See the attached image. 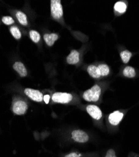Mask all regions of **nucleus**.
<instances>
[{"mask_svg": "<svg viewBox=\"0 0 139 157\" xmlns=\"http://www.w3.org/2000/svg\"><path fill=\"white\" fill-rule=\"evenodd\" d=\"M120 57L123 63H127L129 62L132 57V53L129 50L122 51L120 53Z\"/></svg>", "mask_w": 139, "mask_h": 157, "instance_id": "6ab92c4d", "label": "nucleus"}, {"mask_svg": "<svg viewBox=\"0 0 139 157\" xmlns=\"http://www.w3.org/2000/svg\"><path fill=\"white\" fill-rule=\"evenodd\" d=\"M13 68L21 77H25L28 75V71L26 67L24 64L20 61L15 62L13 65Z\"/></svg>", "mask_w": 139, "mask_h": 157, "instance_id": "6e6552de", "label": "nucleus"}, {"mask_svg": "<svg viewBox=\"0 0 139 157\" xmlns=\"http://www.w3.org/2000/svg\"><path fill=\"white\" fill-rule=\"evenodd\" d=\"M65 157H80V155L76 152H72L67 155Z\"/></svg>", "mask_w": 139, "mask_h": 157, "instance_id": "4be33fe9", "label": "nucleus"}, {"mask_svg": "<svg viewBox=\"0 0 139 157\" xmlns=\"http://www.w3.org/2000/svg\"><path fill=\"white\" fill-rule=\"evenodd\" d=\"M15 17L18 23L24 27H27L28 25V20L27 15L21 11H16L15 12Z\"/></svg>", "mask_w": 139, "mask_h": 157, "instance_id": "f8f14e48", "label": "nucleus"}, {"mask_svg": "<svg viewBox=\"0 0 139 157\" xmlns=\"http://www.w3.org/2000/svg\"><path fill=\"white\" fill-rule=\"evenodd\" d=\"M98 69L99 70L101 77L102 76H107L110 73V69L108 66L106 64H100L98 66Z\"/></svg>", "mask_w": 139, "mask_h": 157, "instance_id": "f3484780", "label": "nucleus"}, {"mask_svg": "<svg viewBox=\"0 0 139 157\" xmlns=\"http://www.w3.org/2000/svg\"><path fill=\"white\" fill-rule=\"evenodd\" d=\"M71 138L76 142L86 143L89 140V136L84 131L81 129L74 130L71 133Z\"/></svg>", "mask_w": 139, "mask_h": 157, "instance_id": "423d86ee", "label": "nucleus"}, {"mask_svg": "<svg viewBox=\"0 0 139 157\" xmlns=\"http://www.w3.org/2000/svg\"><path fill=\"white\" fill-rule=\"evenodd\" d=\"M123 74L124 76L128 78H133L135 76L136 73L134 67L131 66H127L125 67L123 71Z\"/></svg>", "mask_w": 139, "mask_h": 157, "instance_id": "dca6fc26", "label": "nucleus"}, {"mask_svg": "<svg viewBox=\"0 0 139 157\" xmlns=\"http://www.w3.org/2000/svg\"><path fill=\"white\" fill-rule=\"evenodd\" d=\"M101 90V87L95 84L90 89L85 91L83 94V98L87 102H97L100 99Z\"/></svg>", "mask_w": 139, "mask_h": 157, "instance_id": "f257e3e1", "label": "nucleus"}, {"mask_svg": "<svg viewBox=\"0 0 139 157\" xmlns=\"http://www.w3.org/2000/svg\"><path fill=\"white\" fill-rule=\"evenodd\" d=\"M87 72L92 77L94 78H98L101 77L98 67L94 65H90L87 68Z\"/></svg>", "mask_w": 139, "mask_h": 157, "instance_id": "ddd939ff", "label": "nucleus"}, {"mask_svg": "<svg viewBox=\"0 0 139 157\" xmlns=\"http://www.w3.org/2000/svg\"><path fill=\"white\" fill-rule=\"evenodd\" d=\"M123 117V114L119 111L111 113L108 116V121L112 125H118Z\"/></svg>", "mask_w": 139, "mask_h": 157, "instance_id": "1a4fd4ad", "label": "nucleus"}, {"mask_svg": "<svg viewBox=\"0 0 139 157\" xmlns=\"http://www.w3.org/2000/svg\"><path fill=\"white\" fill-rule=\"evenodd\" d=\"M24 93L28 98L37 102H42L43 101V94L39 90L31 88H26L24 90Z\"/></svg>", "mask_w": 139, "mask_h": 157, "instance_id": "20e7f679", "label": "nucleus"}, {"mask_svg": "<svg viewBox=\"0 0 139 157\" xmlns=\"http://www.w3.org/2000/svg\"><path fill=\"white\" fill-rule=\"evenodd\" d=\"M105 157H117L115 151L113 149H110L108 150Z\"/></svg>", "mask_w": 139, "mask_h": 157, "instance_id": "412c9836", "label": "nucleus"}, {"mask_svg": "<svg viewBox=\"0 0 139 157\" xmlns=\"http://www.w3.org/2000/svg\"><path fill=\"white\" fill-rule=\"evenodd\" d=\"M9 32L15 39L16 40H20L22 37V33L20 29L17 27V26H11L9 28Z\"/></svg>", "mask_w": 139, "mask_h": 157, "instance_id": "4468645a", "label": "nucleus"}, {"mask_svg": "<svg viewBox=\"0 0 139 157\" xmlns=\"http://www.w3.org/2000/svg\"><path fill=\"white\" fill-rule=\"evenodd\" d=\"M49 99H50V96L48 94H46L43 96V101H45V102L46 104H48L49 103Z\"/></svg>", "mask_w": 139, "mask_h": 157, "instance_id": "5701e85b", "label": "nucleus"}, {"mask_svg": "<svg viewBox=\"0 0 139 157\" xmlns=\"http://www.w3.org/2000/svg\"><path fill=\"white\" fill-rule=\"evenodd\" d=\"M86 111L88 114H89L92 118L96 120H99L101 119V117L102 116V113L100 109L95 106L93 105V104H90L86 106Z\"/></svg>", "mask_w": 139, "mask_h": 157, "instance_id": "0eeeda50", "label": "nucleus"}, {"mask_svg": "<svg viewBox=\"0 0 139 157\" xmlns=\"http://www.w3.org/2000/svg\"><path fill=\"white\" fill-rule=\"evenodd\" d=\"M80 61V53L76 50H72L67 57V62L68 64L75 65Z\"/></svg>", "mask_w": 139, "mask_h": 157, "instance_id": "9d476101", "label": "nucleus"}, {"mask_svg": "<svg viewBox=\"0 0 139 157\" xmlns=\"http://www.w3.org/2000/svg\"><path fill=\"white\" fill-rule=\"evenodd\" d=\"M29 36L32 42L35 44H38L41 40L40 34L35 30H31L29 32Z\"/></svg>", "mask_w": 139, "mask_h": 157, "instance_id": "2eb2a0df", "label": "nucleus"}, {"mask_svg": "<svg viewBox=\"0 0 139 157\" xmlns=\"http://www.w3.org/2000/svg\"><path fill=\"white\" fill-rule=\"evenodd\" d=\"M114 9L116 11L120 13H123L127 10V5L122 2H119L115 3L114 5Z\"/></svg>", "mask_w": 139, "mask_h": 157, "instance_id": "a211bd4d", "label": "nucleus"}, {"mask_svg": "<svg viewBox=\"0 0 139 157\" xmlns=\"http://www.w3.org/2000/svg\"><path fill=\"white\" fill-rule=\"evenodd\" d=\"M2 22L6 25H11L15 23V20L11 16H4L2 19Z\"/></svg>", "mask_w": 139, "mask_h": 157, "instance_id": "aec40b11", "label": "nucleus"}, {"mask_svg": "<svg viewBox=\"0 0 139 157\" xmlns=\"http://www.w3.org/2000/svg\"><path fill=\"white\" fill-rule=\"evenodd\" d=\"M28 109V104L22 99H14L12 104V111L16 115L21 116L27 113Z\"/></svg>", "mask_w": 139, "mask_h": 157, "instance_id": "f03ea898", "label": "nucleus"}, {"mask_svg": "<svg viewBox=\"0 0 139 157\" xmlns=\"http://www.w3.org/2000/svg\"><path fill=\"white\" fill-rule=\"evenodd\" d=\"M51 15L55 20H60L64 15L63 6L60 0L51 1Z\"/></svg>", "mask_w": 139, "mask_h": 157, "instance_id": "7ed1b4c3", "label": "nucleus"}, {"mask_svg": "<svg viewBox=\"0 0 139 157\" xmlns=\"http://www.w3.org/2000/svg\"><path fill=\"white\" fill-rule=\"evenodd\" d=\"M59 36L58 34L55 33H45L43 35V39L46 43V44L49 46L52 47L54 45L55 42L58 40Z\"/></svg>", "mask_w": 139, "mask_h": 157, "instance_id": "9b49d317", "label": "nucleus"}, {"mask_svg": "<svg viewBox=\"0 0 139 157\" xmlns=\"http://www.w3.org/2000/svg\"><path fill=\"white\" fill-rule=\"evenodd\" d=\"M52 101L56 103L60 104H67L71 101L73 99V96L67 93H55L52 97Z\"/></svg>", "mask_w": 139, "mask_h": 157, "instance_id": "39448f33", "label": "nucleus"}]
</instances>
